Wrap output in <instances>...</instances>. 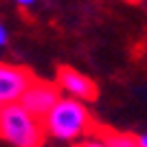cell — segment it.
Listing matches in <instances>:
<instances>
[{
    "mask_svg": "<svg viewBox=\"0 0 147 147\" xmlns=\"http://www.w3.org/2000/svg\"><path fill=\"white\" fill-rule=\"evenodd\" d=\"M0 138L13 147H42L46 127L42 119L31 114L20 101L5 103L0 105Z\"/></svg>",
    "mask_w": 147,
    "mask_h": 147,
    "instance_id": "1",
    "label": "cell"
},
{
    "mask_svg": "<svg viewBox=\"0 0 147 147\" xmlns=\"http://www.w3.org/2000/svg\"><path fill=\"white\" fill-rule=\"evenodd\" d=\"M46 134L55 136V138H64V141H73L79 136L92 134L94 129V119L90 117V112L81 99H57V103L46 112V117L42 119Z\"/></svg>",
    "mask_w": 147,
    "mask_h": 147,
    "instance_id": "2",
    "label": "cell"
},
{
    "mask_svg": "<svg viewBox=\"0 0 147 147\" xmlns=\"http://www.w3.org/2000/svg\"><path fill=\"white\" fill-rule=\"evenodd\" d=\"M59 99V86L51 84V81H42V79H33L26 86V90L20 97V103L35 117L44 119L46 112L57 103Z\"/></svg>",
    "mask_w": 147,
    "mask_h": 147,
    "instance_id": "3",
    "label": "cell"
},
{
    "mask_svg": "<svg viewBox=\"0 0 147 147\" xmlns=\"http://www.w3.org/2000/svg\"><path fill=\"white\" fill-rule=\"evenodd\" d=\"M33 79H35V75L29 68L0 61V105L20 101L22 92Z\"/></svg>",
    "mask_w": 147,
    "mask_h": 147,
    "instance_id": "4",
    "label": "cell"
},
{
    "mask_svg": "<svg viewBox=\"0 0 147 147\" xmlns=\"http://www.w3.org/2000/svg\"><path fill=\"white\" fill-rule=\"evenodd\" d=\"M57 86L64 88L66 92H70L75 99H81V101H94L99 94L97 84L86 77L84 73L75 70L70 66H61L57 70Z\"/></svg>",
    "mask_w": 147,
    "mask_h": 147,
    "instance_id": "5",
    "label": "cell"
},
{
    "mask_svg": "<svg viewBox=\"0 0 147 147\" xmlns=\"http://www.w3.org/2000/svg\"><path fill=\"white\" fill-rule=\"evenodd\" d=\"M94 138L103 143L105 147H138V138L132 134H123V132H114L110 127H101V125H94L92 129Z\"/></svg>",
    "mask_w": 147,
    "mask_h": 147,
    "instance_id": "6",
    "label": "cell"
},
{
    "mask_svg": "<svg viewBox=\"0 0 147 147\" xmlns=\"http://www.w3.org/2000/svg\"><path fill=\"white\" fill-rule=\"evenodd\" d=\"M77 147H105V145L99 141V138H92V141H84V143H79Z\"/></svg>",
    "mask_w": 147,
    "mask_h": 147,
    "instance_id": "7",
    "label": "cell"
},
{
    "mask_svg": "<svg viewBox=\"0 0 147 147\" xmlns=\"http://www.w3.org/2000/svg\"><path fill=\"white\" fill-rule=\"evenodd\" d=\"M7 42V31H5V26L0 24V44H5Z\"/></svg>",
    "mask_w": 147,
    "mask_h": 147,
    "instance_id": "8",
    "label": "cell"
},
{
    "mask_svg": "<svg viewBox=\"0 0 147 147\" xmlns=\"http://www.w3.org/2000/svg\"><path fill=\"white\" fill-rule=\"evenodd\" d=\"M16 2H18V5H22V7H29V5H33L35 0H16Z\"/></svg>",
    "mask_w": 147,
    "mask_h": 147,
    "instance_id": "9",
    "label": "cell"
},
{
    "mask_svg": "<svg viewBox=\"0 0 147 147\" xmlns=\"http://www.w3.org/2000/svg\"><path fill=\"white\" fill-rule=\"evenodd\" d=\"M138 147H147V136H141V138H138Z\"/></svg>",
    "mask_w": 147,
    "mask_h": 147,
    "instance_id": "10",
    "label": "cell"
},
{
    "mask_svg": "<svg viewBox=\"0 0 147 147\" xmlns=\"http://www.w3.org/2000/svg\"><path fill=\"white\" fill-rule=\"evenodd\" d=\"M127 2H141V0H127Z\"/></svg>",
    "mask_w": 147,
    "mask_h": 147,
    "instance_id": "11",
    "label": "cell"
}]
</instances>
